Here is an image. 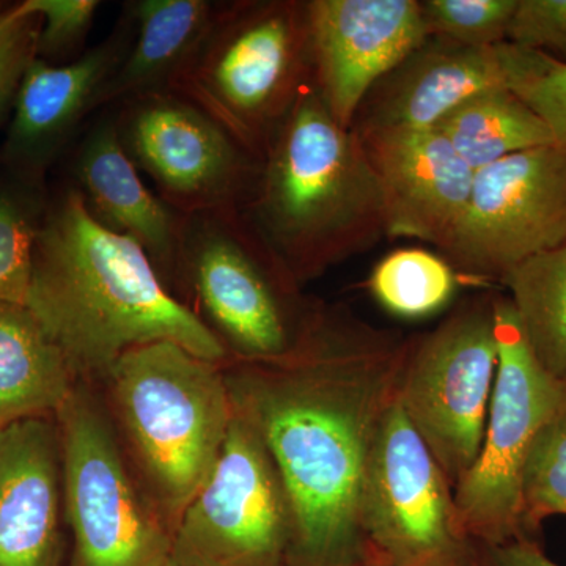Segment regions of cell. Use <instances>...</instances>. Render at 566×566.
<instances>
[{
    "instance_id": "obj_25",
    "label": "cell",
    "mask_w": 566,
    "mask_h": 566,
    "mask_svg": "<svg viewBox=\"0 0 566 566\" xmlns=\"http://www.w3.org/2000/svg\"><path fill=\"white\" fill-rule=\"evenodd\" d=\"M495 55L505 87L545 123L554 144L566 148V62L509 41L495 46Z\"/></svg>"
},
{
    "instance_id": "obj_4",
    "label": "cell",
    "mask_w": 566,
    "mask_h": 566,
    "mask_svg": "<svg viewBox=\"0 0 566 566\" xmlns=\"http://www.w3.org/2000/svg\"><path fill=\"white\" fill-rule=\"evenodd\" d=\"M307 2H219L172 93L219 123L262 161L279 126L314 81Z\"/></svg>"
},
{
    "instance_id": "obj_5",
    "label": "cell",
    "mask_w": 566,
    "mask_h": 566,
    "mask_svg": "<svg viewBox=\"0 0 566 566\" xmlns=\"http://www.w3.org/2000/svg\"><path fill=\"white\" fill-rule=\"evenodd\" d=\"M106 379L159 501L178 520L214 468L232 423L221 364L155 342L123 354Z\"/></svg>"
},
{
    "instance_id": "obj_32",
    "label": "cell",
    "mask_w": 566,
    "mask_h": 566,
    "mask_svg": "<svg viewBox=\"0 0 566 566\" xmlns=\"http://www.w3.org/2000/svg\"><path fill=\"white\" fill-rule=\"evenodd\" d=\"M483 566H560L551 560L538 542L482 546Z\"/></svg>"
},
{
    "instance_id": "obj_9",
    "label": "cell",
    "mask_w": 566,
    "mask_h": 566,
    "mask_svg": "<svg viewBox=\"0 0 566 566\" xmlns=\"http://www.w3.org/2000/svg\"><path fill=\"white\" fill-rule=\"evenodd\" d=\"M367 554L390 566H483L453 486L394 401L376 433L360 497Z\"/></svg>"
},
{
    "instance_id": "obj_23",
    "label": "cell",
    "mask_w": 566,
    "mask_h": 566,
    "mask_svg": "<svg viewBox=\"0 0 566 566\" xmlns=\"http://www.w3.org/2000/svg\"><path fill=\"white\" fill-rule=\"evenodd\" d=\"M501 283L535 359L566 382V243L524 260Z\"/></svg>"
},
{
    "instance_id": "obj_1",
    "label": "cell",
    "mask_w": 566,
    "mask_h": 566,
    "mask_svg": "<svg viewBox=\"0 0 566 566\" xmlns=\"http://www.w3.org/2000/svg\"><path fill=\"white\" fill-rule=\"evenodd\" d=\"M411 337L342 305H314L292 348L223 370L234 411L263 439L292 506V566H364L368 457Z\"/></svg>"
},
{
    "instance_id": "obj_31",
    "label": "cell",
    "mask_w": 566,
    "mask_h": 566,
    "mask_svg": "<svg viewBox=\"0 0 566 566\" xmlns=\"http://www.w3.org/2000/svg\"><path fill=\"white\" fill-rule=\"evenodd\" d=\"M506 41L566 62V0H517Z\"/></svg>"
},
{
    "instance_id": "obj_21",
    "label": "cell",
    "mask_w": 566,
    "mask_h": 566,
    "mask_svg": "<svg viewBox=\"0 0 566 566\" xmlns=\"http://www.w3.org/2000/svg\"><path fill=\"white\" fill-rule=\"evenodd\" d=\"M65 354L25 305L0 304V430L44 417L74 390Z\"/></svg>"
},
{
    "instance_id": "obj_29",
    "label": "cell",
    "mask_w": 566,
    "mask_h": 566,
    "mask_svg": "<svg viewBox=\"0 0 566 566\" xmlns=\"http://www.w3.org/2000/svg\"><path fill=\"white\" fill-rule=\"evenodd\" d=\"M25 13L40 18L39 55L36 59H80L92 31L98 0H25L20 3Z\"/></svg>"
},
{
    "instance_id": "obj_3",
    "label": "cell",
    "mask_w": 566,
    "mask_h": 566,
    "mask_svg": "<svg viewBox=\"0 0 566 566\" xmlns=\"http://www.w3.org/2000/svg\"><path fill=\"white\" fill-rule=\"evenodd\" d=\"M243 211L300 286L387 237L378 175L315 80L268 145Z\"/></svg>"
},
{
    "instance_id": "obj_18",
    "label": "cell",
    "mask_w": 566,
    "mask_h": 566,
    "mask_svg": "<svg viewBox=\"0 0 566 566\" xmlns=\"http://www.w3.org/2000/svg\"><path fill=\"white\" fill-rule=\"evenodd\" d=\"M504 84L494 48L430 35L365 96L354 133L431 129L475 93Z\"/></svg>"
},
{
    "instance_id": "obj_15",
    "label": "cell",
    "mask_w": 566,
    "mask_h": 566,
    "mask_svg": "<svg viewBox=\"0 0 566 566\" xmlns=\"http://www.w3.org/2000/svg\"><path fill=\"white\" fill-rule=\"evenodd\" d=\"M356 134L381 182L387 237L441 249L463 216L475 170L436 128Z\"/></svg>"
},
{
    "instance_id": "obj_12",
    "label": "cell",
    "mask_w": 566,
    "mask_h": 566,
    "mask_svg": "<svg viewBox=\"0 0 566 566\" xmlns=\"http://www.w3.org/2000/svg\"><path fill=\"white\" fill-rule=\"evenodd\" d=\"M566 243V148L515 153L476 170L471 197L441 252L461 281H497Z\"/></svg>"
},
{
    "instance_id": "obj_20",
    "label": "cell",
    "mask_w": 566,
    "mask_h": 566,
    "mask_svg": "<svg viewBox=\"0 0 566 566\" xmlns=\"http://www.w3.org/2000/svg\"><path fill=\"white\" fill-rule=\"evenodd\" d=\"M219 2L210 0H134L136 35L125 61L112 74L96 111L172 92L214 20Z\"/></svg>"
},
{
    "instance_id": "obj_7",
    "label": "cell",
    "mask_w": 566,
    "mask_h": 566,
    "mask_svg": "<svg viewBox=\"0 0 566 566\" xmlns=\"http://www.w3.org/2000/svg\"><path fill=\"white\" fill-rule=\"evenodd\" d=\"M499 364L482 449L453 490L464 531L480 546L532 542L523 528L521 483L536 436L566 409V382L528 348L506 294L494 293Z\"/></svg>"
},
{
    "instance_id": "obj_17",
    "label": "cell",
    "mask_w": 566,
    "mask_h": 566,
    "mask_svg": "<svg viewBox=\"0 0 566 566\" xmlns=\"http://www.w3.org/2000/svg\"><path fill=\"white\" fill-rule=\"evenodd\" d=\"M61 439L44 417L0 430V566H59Z\"/></svg>"
},
{
    "instance_id": "obj_34",
    "label": "cell",
    "mask_w": 566,
    "mask_h": 566,
    "mask_svg": "<svg viewBox=\"0 0 566 566\" xmlns=\"http://www.w3.org/2000/svg\"><path fill=\"white\" fill-rule=\"evenodd\" d=\"M164 566H181V565L175 564V562L169 560V562H167V564H166V565H164Z\"/></svg>"
},
{
    "instance_id": "obj_2",
    "label": "cell",
    "mask_w": 566,
    "mask_h": 566,
    "mask_svg": "<svg viewBox=\"0 0 566 566\" xmlns=\"http://www.w3.org/2000/svg\"><path fill=\"white\" fill-rule=\"evenodd\" d=\"M25 307L74 376L106 379L129 349L174 342L214 364L226 345L164 285L148 253L96 221L74 186L41 216Z\"/></svg>"
},
{
    "instance_id": "obj_28",
    "label": "cell",
    "mask_w": 566,
    "mask_h": 566,
    "mask_svg": "<svg viewBox=\"0 0 566 566\" xmlns=\"http://www.w3.org/2000/svg\"><path fill=\"white\" fill-rule=\"evenodd\" d=\"M517 0H423L420 10L428 35L472 48L506 41Z\"/></svg>"
},
{
    "instance_id": "obj_30",
    "label": "cell",
    "mask_w": 566,
    "mask_h": 566,
    "mask_svg": "<svg viewBox=\"0 0 566 566\" xmlns=\"http://www.w3.org/2000/svg\"><path fill=\"white\" fill-rule=\"evenodd\" d=\"M40 18L21 6L0 9V123L13 109L25 71L39 55Z\"/></svg>"
},
{
    "instance_id": "obj_6",
    "label": "cell",
    "mask_w": 566,
    "mask_h": 566,
    "mask_svg": "<svg viewBox=\"0 0 566 566\" xmlns=\"http://www.w3.org/2000/svg\"><path fill=\"white\" fill-rule=\"evenodd\" d=\"M234 359L264 360L292 348L312 307L243 210L185 216L175 274Z\"/></svg>"
},
{
    "instance_id": "obj_33",
    "label": "cell",
    "mask_w": 566,
    "mask_h": 566,
    "mask_svg": "<svg viewBox=\"0 0 566 566\" xmlns=\"http://www.w3.org/2000/svg\"><path fill=\"white\" fill-rule=\"evenodd\" d=\"M364 566H390V565H387L386 562H382L381 558L374 556V554H367V560H365Z\"/></svg>"
},
{
    "instance_id": "obj_27",
    "label": "cell",
    "mask_w": 566,
    "mask_h": 566,
    "mask_svg": "<svg viewBox=\"0 0 566 566\" xmlns=\"http://www.w3.org/2000/svg\"><path fill=\"white\" fill-rule=\"evenodd\" d=\"M40 221L25 193L0 191V304H28Z\"/></svg>"
},
{
    "instance_id": "obj_19",
    "label": "cell",
    "mask_w": 566,
    "mask_h": 566,
    "mask_svg": "<svg viewBox=\"0 0 566 566\" xmlns=\"http://www.w3.org/2000/svg\"><path fill=\"white\" fill-rule=\"evenodd\" d=\"M71 174L96 221L139 243L161 277L163 273L175 274L185 216L142 181L123 148L114 107L85 132L74 151Z\"/></svg>"
},
{
    "instance_id": "obj_16",
    "label": "cell",
    "mask_w": 566,
    "mask_h": 566,
    "mask_svg": "<svg viewBox=\"0 0 566 566\" xmlns=\"http://www.w3.org/2000/svg\"><path fill=\"white\" fill-rule=\"evenodd\" d=\"M134 35L136 24L126 3L109 35L76 61L31 63L14 99L7 139V158L21 174L43 172L81 122L96 111L99 93L125 61Z\"/></svg>"
},
{
    "instance_id": "obj_11",
    "label": "cell",
    "mask_w": 566,
    "mask_h": 566,
    "mask_svg": "<svg viewBox=\"0 0 566 566\" xmlns=\"http://www.w3.org/2000/svg\"><path fill=\"white\" fill-rule=\"evenodd\" d=\"M63 497L73 566H164L172 536L140 499L109 424L91 395L74 389L59 409Z\"/></svg>"
},
{
    "instance_id": "obj_26",
    "label": "cell",
    "mask_w": 566,
    "mask_h": 566,
    "mask_svg": "<svg viewBox=\"0 0 566 566\" xmlns=\"http://www.w3.org/2000/svg\"><path fill=\"white\" fill-rule=\"evenodd\" d=\"M566 516V409L536 436L524 465L521 516L527 538L539 543L543 523Z\"/></svg>"
},
{
    "instance_id": "obj_24",
    "label": "cell",
    "mask_w": 566,
    "mask_h": 566,
    "mask_svg": "<svg viewBox=\"0 0 566 566\" xmlns=\"http://www.w3.org/2000/svg\"><path fill=\"white\" fill-rule=\"evenodd\" d=\"M461 277L444 256L419 248L387 253L368 279V289L389 314L427 318L452 303Z\"/></svg>"
},
{
    "instance_id": "obj_13",
    "label": "cell",
    "mask_w": 566,
    "mask_h": 566,
    "mask_svg": "<svg viewBox=\"0 0 566 566\" xmlns=\"http://www.w3.org/2000/svg\"><path fill=\"white\" fill-rule=\"evenodd\" d=\"M118 136L164 202L182 216L244 210L260 161L175 93L118 104Z\"/></svg>"
},
{
    "instance_id": "obj_14",
    "label": "cell",
    "mask_w": 566,
    "mask_h": 566,
    "mask_svg": "<svg viewBox=\"0 0 566 566\" xmlns=\"http://www.w3.org/2000/svg\"><path fill=\"white\" fill-rule=\"evenodd\" d=\"M316 87L352 129L365 96L428 39L419 0H311Z\"/></svg>"
},
{
    "instance_id": "obj_8",
    "label": "cell",
    "mask_w": 566,
    "mask_h": 566,
    "mask_svg": "<svg viewBox=\"0 0 566 566\" xmlns=\"http://www.w3.org/2000/svg\"><path fill=\"white\" fill-rule=\"evenodd\" d=\"M497 364L494 293L464 301L433 331L411 337L397 403L453 490L482 449Z\"/></svg>"
},
{
    "instance_id": "obj_10",
    "label": "cell",
    "mask_w": 566,
    "mask_h": 566,
    "mask_svg": "<svg viewBox=\"0 0 566 566\" xmlns=\"http://www.w3.org/2000/svg\"><path fill=\"white\" fill-rule=\"evenodd\" d=\"M177 521L175 564L292 566L289 495L263 439L237 411L214 468Z\"/></svg>"
},
{
    "instance_id": "obj_22",
    "label": "cell",
    "mask_w": 566,
    "mask_h": 566,
    "mask_svg": "<svg viewBox=\"0 0 566 566\" xmlns=\"http://www.w3.org/2000/svg\"><path fill=\"white\" fill-rule=\"evenodd\" d=\"M436 129L475 172L515 153L554 144L545 123L504 84L475 93Z\"/></svg>"
}]
</instances>
